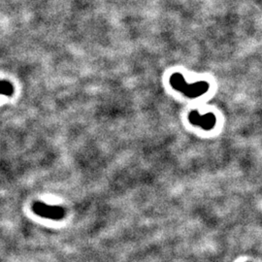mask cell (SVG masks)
<instances>
[{
  "label": "cell",
  "instance_id": "6da1fadb",
  "mask_svg": "<svg viewBox=\"0 0 262 262\" xmlns=\"http://www.w3.org/2000/svg\"><path fill=\"white\" fill-rule=\"evenodd\" d=\"M171 84L180 92L190 96L195 97L198 95L206 93L207 90L209 89V84L207 83H195L193 84H188L186 81H184L183 77L180 74H175L170 80Z\"/></svg>",
  "mask_w": 262,
  "mask_h": 262
},
{
  "label": "cell",
  "instance_id": "7a4b0ae2",
  "mask_svg": "<svg viewBox=\"0 0 262 262\" xmlns=\"http://www.w3.org/2000/svg\"><path fill=\"white\" fill-rule=\"evenodd\" d=\"M32 211L34 212V214L40 215L42 217L55 220V221L61 220L66 215V211L62 207L50 206L41 202H35L32 205Z\"/></svg>",
  "mask_w": 262,
  "mask_h": 262
},
{
  "label": "cell",
  "instance_id": "3957f363",
  "mask_svg": "<svg viewBox=\"0 0 262 262\" xmlns=\"http://www.w3.org/2000/svg\"><path fill=\"white\" fill-rule=\"evenodd\" d=\"M191 123L201 126L204 129H211L215 123V116L213 114H205L200 116L197 112H192L189 116Z\"/></svg>",
  "mask_w": 262,
  "mask_h": 262
},
{
  "label": "cell",
  "instance_id": "277c9868",
  "mask_svg": "<svg viewBox=\"0 0 262 262\" xmlns=\"http://www.w3.org/2000/svg\"><path fill=\"white\" fill-rule=\"evenodd\" d=\"M14 92H15L14 85L10 82L5 80L0 81V95L12 96L14 94Z\"/></svg>",
  "mask_w": 262,
  "mask_h": 262
}]
</instances>
